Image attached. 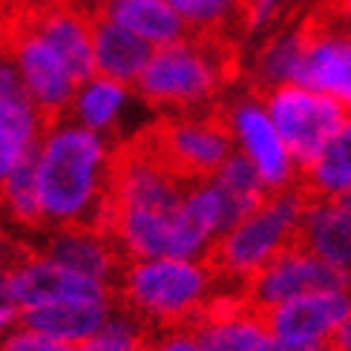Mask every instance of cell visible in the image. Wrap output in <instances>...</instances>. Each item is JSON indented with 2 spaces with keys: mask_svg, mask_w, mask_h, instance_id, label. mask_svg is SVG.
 Masks as SVG:
<instances>
[{
  "mask_svg": "<svg viewBox=\"0 0 351 351\" xmlns=\"http://www.w3.org/2000/svg\"><path fill=\"white\" fill-rule=\"evenodd\" d=\"M112 138L86 130L69 115L49 121L32 158L47 228L104 225L112 167Z\"/></svg>",
  "mask_w": 351,
  "mask_h": 351,
  "instance_id": "1",
  "label": "cell"
},
{
  "mask_svg": "<svg viewBox=\"0 0 351 351\" xmlns=\"http://www.w3.org/2000/svg\"><path fill=\"white\" fill-rule=\"evenodd\" d=\"M233 66L237 55L230 38L184 35L153 49L136 93L156 112L210 110L230 86Z\"/></svg>",
  "mask_w": 351,
  "mask_h": 351,
  "instance_id": "2",
  "label": "cell"
},
{
  "mask_svg": "<svg viewBox=\"0 0 351 351\" xmlns=\"http://www.w3.org/2000/svg\"><path fill=\"white\" fill-rule=\"evenodd\" d=\"M219 274L208 259L150 256L127 259L115 282L119 305L153 331L190 326L219 291Z\"/></svg>",
  "mask_w": 351,
  "mask_h": 351,
  "instance_id": "3",
  "label": "cell"
},
{
  "mask_svg": "<svg viewBox=\"0 0 351 351\" xmlns=\"http://www.w3.org/2000/svg\"><path fill=\"white\" fill-rule=\"evenodd\" d=\"M308 202L311 193L297 182L294 187L268 193L259 208H254L233 228H228L208 256L219 280L245 285L271 259L288 251L291 245H297Z\"/></svg>",
  "mask_w": 351,
  "mask_h": 351,
  "instance_id": "4",
  "label": "cell"
},
{
  "mask_svg": "<svg viewBox=\"0 0 351 351\" xmlns=\"http://www.w3.org/2000/svg\"><path fill=\"white\" fill-rule=\"evenodd\" d=\"M144 138L184 182L210 179L237 150L222 110L165 112L144 130Z\"/></svg>",
  "mask_w": 351,
  "mask_h": 351,
  "instance_id": "5",
  "label": "cell"
},
{
  "mask_svg": "<svg viewBox=\"0 0 351 351\" xmlns=\"http://www.w3.org/2000/svg\"><path fill=\"white\" fill-rule=\"evenodd\" d=\"M219 110H222L225 124L233 136V147L259 170L271 193L294 187L300 182V165L294 153L288 150L282 133L276 130L259 90L251 86V90L233 93Z\"/></svg>",
  "mask_w": 351,
  "mask_h": 351,
  "instance_id": "6",
  "label": "cell"
},
{
  "mask_svg": "<svg viewBox=\"0 0 351 351\" xmlns=\"http://www.w3.org/2000/svg\"><path fill=\"white\" fill-rule=\"evenodd\" d=\"M262 98H265V107L276 130L282 133L288 150L294 153L300 170L326 147L348 115L343 104L300 81L265 90Z\"/></svg>",
  "mask_w": 351,
  "mask_h": 351,
  "instance_id": "7",
  "label": "cell"
},
{
  "mask_svg": "<svg viewBox=\"0 0 351 351\" xmlns=\"http://www.w3.org/2000/svg\"><path fill=\"white\" fill-rule=\"evenodd\" d=\"M0 294L18 311H26L58 300L115 297V285L72 274L64 265H58L55 259H49L40 247L21 245L6 271L0 274Z\"/></svg>",
  "mask_w": 351,
  "mask_h": 351,
  "instance_id": "8",
  "label": "cell"
},
{
  "mask_svg": "<svg viewBox=\"0 0 351 351\" xmlns=\"http://www.w3.org/2000/svg\"><path fill=\"white\" fill-rule=\"evenodd\" d=\"M3 40L14 58V66L21 72L26 93L32 95L40 112L47 115L49 121L64 119L69 112L72 98H75L78 84H81L72 75L64 55L38 32L32 18L14 23Z\"/></svg>",
  "mask_w": 351,
  "mask_h": 351,
  "instance_id": "9",
  "label": "cell"
},
{
  "mask_svg": "<svg viewBox=\"0 0 351 351\" xmlns=\"http://www.w3.org/2000/svg\"><path fill=\"white\" fill-rule=\"evenodd\" d=\"M49 119L26 93L14 58L0 40V184L35 158Z\"/></svg>",
  "mask_w": 351,
  "mask_h": 351,
  "instance_id": "10",
  "label": "cell"
},
{
  "mask_svg": "<svg viewBox=\"0 0 351 351\" xmlns=\"http://www.w3.org/2000/svg\"><path fill=\"white\" fill-rule=\"evenodd\" d=\"M242 288L256 308L265 311L271 305H280L300 294H311V291H334V288L351 291V274L331 265L323 256L308 251L302 242H297L276 259H271Z\"/></svg>",
  "mask_w": 351,
  "mask_h": 351,
  "instance_id": "11",
  "label": "cell"
},
{
  "mask_svg": "<svg viewBox=\"0 0 351 351\" xmlns=\"http://www.w3.org/2000/svg\"><path fill=\"white\" fill-rule=\"evenodd\" d=\"M351 311V291H311V294L291 297L280 305L262 311L268 334H276L288 343H297L314 351H328L334 331L340 328L346 314Z\"/></svg>",
  "mask_w": 351,
  "mask_h": 351,
  "instance_id": "12",
  "label": "cell"
},
{
  "mask_svg": "<svg viewBox=\"0 0 351 351\" xmlns=\"http://www.w3.org/2000/svg\"><path fill=\"white\" fill-rule=\"evenodd\" d=\"M300 84L334 98L351 112V32L328 12L305 23Z\"/></svg>",
  "mask_w": 351,
  "mask_h": 351,
  "instance_id": "13",
  "label": "cell"
},
{
  "mask_svg": "<svg viewBox=\"0 0 351 351\" xmlns=\"http://www.w3.org/2000/svg\"><path fill=\"white\" fill-rule=\"evenodd\" d=\"M190 328L204 351H256L268 334L265 317L242 285L237 291H216Z\"/></svg>",
  "mask_w": 351,
  "mask_h": 351,
  "instance_id": "14",
  "label": "cell"
},
{
  "mask_svg": "<svg viewBox=\"0 0 351 351\" xmlns=\"http://www.w3.org/2000/svg\"><path fill=\"white\" fill-rule=\"evenodd\" d=\"M40 251L72 274L90 276V280H101L110 285L119 282V274L127 262L119 242L104 228H95V225L52 228L49 239L40 245Z\"/></svg>",
  "mask_w": 351,
  "mask_h": 351,
  "instance_id": "15",
  "label": "cell"
},
{
  "mask_svg": "<svg viewBox=\"0 0 351 351\" xmlns=\"http://www.w3.org/2000/svg\"><path fill=\"white\" fill-rule=\"evenodd\" d=\"M32 23L64 55V61L69 64L72 75L78 81L93 75L95 72V58H93L95 14L93 12H84L81 6L69 3V0H49V3H43L32 14Z\"/></svg>",
  "mask_w": 351,
  "mask_h": 351,
  "instance_id": "16",
  "label": "cell"
},
{
  "mask_svg": "<svg viewBox=\"0 0 351 351\" xmlns=\"http://www.w3.org/2000/svg\"><path fill=\"white\" fill-rule=\"evenodd\" d=\"M115 305H119V297L58 300V302H47V305H38V308L21 311V323L40 334H49V337L61 340L66 346H75L107 326Z\"/></svg>",
  "mask_w": 351,
  "mask_h": 351,
  "instance_id": "17",
  "label": "cell"
},
{
  "mask_svg": "<svg viewBox=\"0 0 351 351\" xmlns=\"http://www.w3.org/2000/svg\"><path fill=\"white\" fill-rule=\"evenodd\" d=\"M300 242L351 274V193L311 196L302 216Z\"/></svg>",
  "mask_w": 351,
  "mask_h": 351,
  "instance_id": "18",
  "label": "cell"
},
{
  "mask_svg": "<svg viewBox=\"0 0 351 351\" xmlns=\"http://www.w3.org/2000/svg\"><path fill=\"white\" fill-rule=\"evenodd\" d=\"M138 98L133 84L107 78L101 72H93L90 78H84L75 90V98L69 104V119L78 121L86 130H95V133L112 138L119 130L124 127L130 110Z\"/></svg>",
  "mask_w": 351,
  "mask_h": 351,
  "instance_id": "19",
  "label": "cell"
},
{
  "mask_svg": "<svg viewBox=\"0 0 351 351\" xmlns=\"http://www.w3.org/2000/svg\"><path fill=\"white\" fill-rule=\"evenodd\" d=\"M305 55V23L297 26H276L265 35V40L254 49L247 61V78L259 93L274 90L282 84L300 81Z\"/></svg>",
  "mask_w": 351,
  "mask_h": 351,
  "instance_id": "20",
  "label": "cell"
},
{
  "mask_svg": "<svg viewBox=\"0 0 351 351\" xmlns=\"http://www.w3.org/2000/svg\"><path fill=\"white\" fill-rule=\"evenodd\" d=\"M153 55V47L136 32L119 26L110 18L95 14L93 23V58H95V72L115 81L133 84L141 78L144 66H147Z\"/></svg>",
  "mask_w": 351,
  "mask_h": 351,
  "instance_id": "21",
  "label": "cell"
},
{
  "mask_svg": "<svg viewBox=\"0 0 351 351\" xmlns=\"http://www.w3.org/2000/svg\"><path fill=\"white\" fill-rule=\"evenodd\" d=\"M93 14L110 18L130 32H136L153 49L190 35L182 18L170 6V0H98Z\"/></svg>",
  "mask_w": 351,
  "mask_h": 351,
  "instance_id": "22",
  "label": "cell"
},
{
  "mask_svg": "<svg viewBox=\"0 0 351 351\" xmlns=\"http://www.w3.org/2000/svg\"><path fill=\"white\" fill-rule=\"evenodd\" d=\"M300 184L311 196L351 193V112L326 147L300 170Z\"/></svg>",
  "mask_w": 351,
  "mask_h": 351,
  "instance_id": "23",
  "label": "cell"
},
{
  "mask_svg": "<svg viewBox=\"0 0 351 351\" xmlns=\"http://www.w3.org/2000/svg\"><path fill=\"white\" fill-rule=\"evenodd\" d=\"M170 6L190 35L230 38L245 14V0H170Z\"/></svg>",
  "mask_w": 351,
  "mask_h": 351,
  "instance_id": "24",
  "label": "cell"
},
{
  "mask_svg": "<svg viewBox=\"0 0 351 351\" xmlns=\"http://www.w3.org/2000/svg\"><path fill=\"white\" fill-rule=\"evenodd\" d=\"M0 210H3V219H9L12 225H18L23 230H43L47 228L32 162L23 165L21 170H14L9 179L0 184Z\"/></svg>",
  "mask_w": 351,
  "mask_h": 351,
  "instance_id": "25",
  "label": "cell"
},
{
  "mask_svg": "<svg viewBox=\"0 0 351 351\" xmlns=\"http://www.w3.org/2000/svg\"><path fill=\"white\" fill-rule=\"evenodd\" d=\"M213 179L230 196V202H233V208H237L239 219L247 216L254 208H259V204L265 202V196L271 193V190L265 187V182H262L259 170L251 162H247L242 153H237V150H233L228 162L213 173Z\"/></svg>",
  "mask_w": 351,
  "mask_h": 351,
  "instance_id": "26",
  "label": "cell"
},
{
  "mask_svg": "<svg viewBox=\"0 0 351 351\" xmlns=\"http://www.w3.org/2000/svg\"><path fill=\"white\" fill-rule=\"evenodd\" d=\"M150 337L153 328L144 326L136 314H130L119 305L104 328L95 331L93 337H86L84 343L69 346V351H147Z\"/></svg>",
  "mask_w": 351,
  "mask_h": 351,
  "instance_id": "27",
  "label": "cell"
},
{
  "mask_svg": "<svg viewBox=\"0 0 351 351\" xmlns=\"http://www.w3.org/2000/svg\"><path fill=\"white\" fill-rule=\"evenodd\" d=\"M291 0H245L242 29L245 35H268L282 23Z\"/></svg>",
  "mask_w": 351,
  "mask_h": 351,
  "instance_id": "28",
  "label": "cell"
},
{
  "mask_svg": "<svg viewBox=\"0 0 351 351\" xmlns=\"http://www.w3.org/2000/svg\"><path fill=\"white\" fill-rule=\"evenodd\" d=\"M0 351H69V346L21 323L6 337H0Z\"/></svg>",
  "mask_w": 351,
  "mask_h": 351,
  "instance_id": "29",
  "label": "cell"
},
{
  "mask_svg": "<svg viewBox=\"0 0 351 351\" xmlns=\"http://www.w3.org/2000/svg\"><path fill=\"white\" fill-rule=\"evenodd\" d=\"M147 351H204L199 337L193 334L190 326L179 328H165V331H153V337L147 343Z\"/></svg>",
  "mask_w": 351,
  "mask_h": 351,
  "instance_id": "30",
  "label": "cell"
},
{
  "mask_svg": "<svg viewBox=\"0 0 351 351\" xmlns=\"http://www.w3.org/2000/svg\"><path fill=\"white\" fill-rule=\"evenodd\" d=\"M14 326H21V311L0 294V337H6Z\"/></svg>",
  "mask_w": 351,
  "mask_h": 351,
  "instance_id": "31",
  "label": "cell"
},
{
  "mask_svg": "<svg viewBox=\"0 0 351 351\" xmlns=\"http://www.w3.org/2000/svg\"><path fill=\"white\" fill-rule=\"evenodd\" d=\"M256 351H314V348H305V346H297V343H288V340H282V337H276V334H265Z\"/></svg>",
  "mask_w": 351,
  "mask_h": 351,
  "instance_id": "32",
  "label": "cell"
},
{
  "mask_svg": "<svg viewBox=\"0 0 351 351\" xmlns=\"http://www.w3.org/2000/svg\"><path fill=\"white\" fill-rule=\"evenodd\" d=\"M328 351H351V311L346 314L340 328L334 331V340H331V348Z\"/></svg>",
  "mask_w": 351,
  "mask_h": 351,
  "instance_id": "33",
  "label": "cell"
},
{
  "mask_svg": "<svg viewBox=\"0 0 351 351\" xmlns=\"http://www.w3.org/2000/svg\"><path fill=\"white\" fill-rule=\"evenodd\" d=\"M326 12L334 14L351 32V0H326Z\"/></svg>",
  "mask_w": 351,
  "mask_h": 351,
  "instance_id": "34",
  "label": "cell"
},
{
  "mask_svg": "<svg viewBox=\"0 0 351 351\" xmlns=\"http://www.w3.org/2000/svg\"><path fill=\"white\" fill-rule=\"evenodd\" d=\"M18 247H21V242H14L9 233H3V228H0V274L6 271V265L12 262V256L18 254Z\"/></svg>",
  "mask_w": 351,
  "mask_h": 351,
  "instance_id": "35",
  "label": "cell"
},
{
  "mask_svg": "<svg viewBox=\"0 0 351 351\" xmlns=\"http://www.w3.org/2000/svg\"><path fill=\"white\" fill-rule=\"evenodd\" d=\"M0 216H3V210H0Z\"/></svg>",
  "mask_w": 351,
  "mask_h": 351,
  "instance_id": "36",
  "label": "cell"
}]
</instances>
